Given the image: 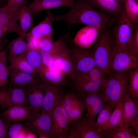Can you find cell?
<instances>
[{
    "label": "cell",
    "mask_w": 138,
    "mask_h": 138,
    "mask_svg": "<svg viewBox=\"0 0 138 138\" xmlns=\"http://www.w3.org/2000/svg\"><path fill=\"white\" fill-rule=\"evenodd\" d=\"M103 138V131H98L89 123L86 117L70 124L68 138Z\"/></svg>",
    "instance_id": "cell-12"
},
{
    "label": "cell",
    "mask_w": 138,
    "mask_h": 138,
    "mask_svg": "<svg viewBox=\"0 0 138 138\" xmlns=\"http://www.w3.org/2000/svg\"><path fill=\"white\" fill-rule=\"evenodd\" d=\"M129 126L138 136V102L133 100L129 93L125 97L122 118L118 126Z\"/></svg>",
    "instance_id": "cell-13"
},
{
    "label": "cell",
    "mask_w": 138,
    "mask_h": 138,
    "mask_svg": "<svg viewBox=\"0 0 138 138\" xmlns=\"http://www.w3.org/2000/svg\"><path fill=\"white\" fill-rule=\"evenodd\" d=\"M54 16L50 10L48 11L44 19L27 32L29 35L41 39L46 37L53 36L52 25Z\"/></svg>",
    "instance_id": "cell-20"
},
{
    "label": "cell",
    "mask_w": 138,
    "mask_h": 138,
    "mask_svg": "<svg viewBox=\"0 0 138 138\" xmlns=\"http://www.w3.org/2000/svg\"><path fill=\"white\" fill-rule=\"evenodd\" d=\"M60 88L52 84L47 85L41 111H45L50 114L54 108L62 104L66 92Z\"/></svg>",
    "instance_id": "cell-15"
},
{
    "label": "cell",
    "mask_w": 138,
    "mask_h": 138,
    "mask_svg": "<svg viewBox=\"0 0 138 138\" xmlns=\"http://www.w3.org/2000/svg\"><path fill=\"white\" fill-rule=\"evenodd\" d=\"M115 44L110 34L106 32L99 37L94 46L93 53L96 66L105 74H111L110 64Z\"/></svg>",
    "instance_id": "cell-4"
},
{
    "label": "cell",
    "mask_w": 138,
    "mask_h": 138,
    "mask_svg": "<svg viewBox=\"0 0 138 138\" xmlns=\"http://www.w3.org/2000/svg\"><path fill=\"white\" fill-rule=\"evenodd\" d=\"M10 64L9 69H13L37 74L27 61L23 54H20L9 59Z\"/></svg>",
    "instance_id": "cell-30"
},
{
    "label": "cell",
    "mask_w": 138,
    "mask_h": 138,
    "mask_svg": "<svg viewBox=\"0 0 138 138\" xmlns=\"http://www.w3.org/2000/svg\"><path fill=\"white\" fill-rule=\"evenodd\" d=\"M27 0H7L5 5L1 8L3 10L16 15L17 11L22 5L26 4Z\"/></svg>",
    "instance_id": "cell-36"
},
{
    "label": "cell",
    "mask_w": 138,
    "mask_h": 138,
    "mask_svg": "<svg viewBox=\"0 0 138 138\" xmlns=\"http://www.w3.org/2000/svg\"><path fill=\"white\" fill-rule=\"evenodd\" d=\"M53 36L43 37L40 39L39 43V50L51 52L55 44L53 39Z\"/></svg>",
    "instance_id": "cell-38"
},
{
    "label": "cell",
    "mask_w": 138,
    "mask_h": 138,
    "mask_svg": "<svg viewBox=\"0 0 138 138\" xmlns=\"http://www.w3.org/2000/svg\"><path fill=\"white\" fill-rule=\"evenodd\" d=\"M50 114L52 124L50 138H68L70 123L62 104L54 108Z\"/></svg>",
    "instance_id": "cell-10"
},
{
    "label": "cell",
    "mask_w": 138,
    "mask_h": 138,
    "mask_svg": "<svg viewBox=\"0 0 138 138\" xmlns=\"http://www.w3.org/2000/svg\"><path fill=\"white\" fill-rule=\"evenodd\" d=\"M8 49V47L7 48L0 51V60L4 56L6 55V52Z\"/></svg>",
    "instance_id": "cell-44"
},
{
    "label": "cell",
    "mask_w": 138,
    "mask_h": 138,
    "mask_svg": "<svg viewBox=\"0 0 138 138\" xmlns=\"http://www.w3.org/2000/svg\"><path fill=\"white\" fill-rule=\"evenodd\" d=\"M3 86L7 94L10 107L17 105L28 106L24 86Z\"/></svg>",
    "instance_id": "cell-24"
},
{
    "label": "cell",
    "mask_w": 138,
    "mask_h": 138,
    "mask_svg": "<svg viewBox=\"0 0 138 138\" xmlns=\"http://www.w3.org/2000/svg\"><path fill=\"white\" fill-rule=\"evenodd\" d=\"M2 113L6 119L10 123L26 121L32 117L29 107L22 105L13 106Z\"/></svg>",
    "instance_id": "cell-23"
},
{
    "label": "cell",
    "mask_w": 138,
    "mask_h": 138,
    "mask_svg": "<svg viewBox=\"0 0 138 138\" xmlns=\"http://www.w3.org/2000/svg\"><path fill=\"white\" fill-rule=\"evenodd\" d=\"M10 107L7 94L2 86L0 88V108L4 109Z\"/></svg>",
    "instance_id": "cell-43"
},
{
    "label": "cell",
    "mask_w": 138,
    "mask_h": 138,
    "mask_svg": "<svg viewBox=\"0 0 138 138\" xmlns=\"http://www.w3.org/2000/svg\"><path fill=\"white\" fill-rule=\"evenodd\" d=\"M61 72H55L49 70L43 66L39 75L45 82L51 83L58 87H61L66 83L64 76Z\"/></svg>",
    "instance_id": "cell-25"
},
{
    "label": "cell",
    "mask_w": 138,
    "mask_h": 138,
    "mask_svg": "<svg viewBox=\"0 0 138 138\" xmlns=\"http://www.w3.org/2000/svg\"><path fill=\"white\" fill-rule=\"evenodd\" d=\"M116 24L113 31L115 44L128 51L132 34L138 27V24L131 21L125 10L116 19Z\"/></svg>",
    "instance_id": "cell-7"
},
{
    "label": "cell",
    "mask_w": 138,
    "mask_h": 138,
    "mask_svg": "<svg viewBox=\"0 0 138 138\" xmlns=\"http://www.w3.org/2000/svg\"><path fill=\"white\" fill-rule=\"evenodd\" d=\"M129 51L132 53L138 55V27L132 34Z\"/></svg>",
    "instance_id": "cell-40"
},
{
    "label": "cell",
    "mask_w": 138,
    "mask_h": 138,
    "mask_svg": "<svg viewBox=\"0 0 138 138\" xmlns=\"http://www.w3.org/2000/svg\"><path fill=\"white\" fill-rule=\"evenodd\" d=\"M78 98L83 103L86 110V117L88 122L94 127L96 118L106 103L102 93L99 91L88 92Z\"/></svg>",
    "instance_id": "cell-9"
},
{
    "label": "cell",
    "mask_w": 138,
    "mask_h": 138,
    "mask_svg": "<svg viewBox=\"0 0 138 138\" xmlns=\"http://www.w3.org/2000/svg\"><path fill=\"white\" fill-rule=\"evenodd\" d=\"M27 40L29 49L39 50V43L40 39H38L29 35L27 32L25 36Z\"/></svg>",
    "instance_id": "cell-41"
},
{
    "label": "cell",
    "mask_w": 138,
    "mask_h": 138,
    "mask_svg": "<svg viewBox=\"0 0 138 138\" xmlns=\"http://www.w3.org/2000/svg\"><path fill=\"white\" fill-rule=\"evenodd\" d=\"M32 14L27 5H24L18 9L16 13L17 21L20 23L19 26L24 33L30 30L33 27V20Z\"/></svg>",
    "instance_id": "cell-26"
},
{
    "label": "cell",
    "mask_w": 138,
    "mask_h": 138,
    "mask_svg": "<svg viewBox=\"0 0 138 138\" xmlns=\"http://www.w3.org/2000/svg\"><path fill=\"white\" fill-rule=\"evenodd\" d=\"M24 124L18 122L11 123L8 132L7 138L28 137L31 132Z\"/></svg>",
    "instance_id": "cell-32"
},
{
    "label": "cell",
    "mask_w": 138,
    "mask_h": 138,
    "mask_svg": "<svg viewBox=\"0 0 138 138\" xmlns=\"http://www.w3.org/2000/svg\"><path fill=\"white\" fill-rule=\"evenodd\" d=\"M54 22L63 21L67 29L64 36L69 35L71 27L75 25L82 24L100 29L110 26L116 21L114 17L95 9L88 0H76L74 6L66 13L54 16Z\"/></svg>",
    "instance_id": "cell-1"
},
{
    "label": "cell",
    "mask_w": 138,
    "mask_h": 138,
    "mask_svg": "<svg viewBox=\"0 0 138 138\" xmlns=\"http://www.w3.org/2000/svg\"><path fill=\"white\" fill-rule=\"evenodd\" d=\"M62 105L70 124L73 121L80 119L85 110L83 103L73 91L66 93Z\"/></svg>",
    "instance_id": "cell-14"
},
{
    "label": "cell",
    "mask_w": 138,
    "mask_h": 138,
    "mask_svg": "<svg viewBox=\"0 0 138 138\" xmlns=\"http://www.w3.org/2000/svg\"><path fill=\"white\" fill-rule=\"evenodd\" d=\"M93 6L116 19L125 11L124 5L115 0H88Z\"/></svg>",
    "instance_id": "cell-21"
},
{
    "label": "cell",
    "mask_w": 138,
    "mask_h": 138,
    "mask_svg": "<svg viewBox=\"0 0 138 138\" xmlns=\"http://www.w3.org/2000/svg\"><path fill=\"white\" fill-rule=\"evenodd\" d=\"M135 0L136 1V2L137 3H138V0Z\"/></svg>",
    "instance_id": "cell-47"
},
{
    "label": "cell",
    "mask_w": 138,
    "mask_h": 138,
    "mask_svg": "<svg viewBox=\"0 0 138 138\" xmlns=\"http://www.w3.org/2000/svg\"><path fill=\"white\" fill-rule=\"evenodd\" d=\"M125 12L129 19L133 22H138V3L135 0H124Z\"/></svg>",
    "instance_id": "cell-35"
},
{
    "label": "cell",
    "mask_w": 138,
    "mask_h": 138,
    "mask_svg": "<svg viewBox=\"0 0 138 138\" xmlns=\"http://www.w3.org/2000/svg\"><path fill=\"white\" fill-rule=\"evenodd\" d=\"M70 45V53L76 75L88 71L96 66L93 52L87 48L78 47L74 43L70 36L65 40Z\"/></svg>",
    "instance_id": "cell-5"
},
{
    "label": "cell",
    "mask_w": 138,
    "mask_h": 138,
    "mask_svg": "<svg viewBox=\"0 0 138 138\" xmlns=\"http://www.w3.org/2000/svg\"><path fill=\"white\" fill-rule=\"evenodd\" d=\"M11 123L6 119L0 110V138H7Z\"/></svg>",
    "instance_id": "cell-39"
},
{
    "label": "cell",
    "mask_w": 138,
    "mask_h": 138,
    "mask_svg": "<svg viewBox=\"0 0 138 138\" xmlns=\"http://www.w3.org/2000/svg\"><path fill=\"white\" fill-rule=\"evenodd\" d=\"M16 15L6 12L0 8V50L3 46L2 39L6 34L13 32L19 35H24L23 32L17 23Z\"/></svg>",
    "instance_id": "cell-16"
},
{
    "label": "cell",
    "mask_w": 138,
    "mask_h": 138,
    "mask_svg": "<svg viewBox=\"0 0 138 138\" xmlns=\"http://www.w3.org/2000/svg\"><path fill=\"white\" fill-rule=\"evenodd\" d=\"M138 66V55L130 52L115 44L112 52L110 66L112 71L128 72Z\"/></svg>",
    "instance_id": "cell-6"
},
{
    "label": "cell",
    "mask_w": 138,
    "mask_h": 138,
    "mask_svg": "<svg viewBox=\"0 0 138 138\" xmlns=\"http://www.w3.org/2000/svg\"><path fill=\"white\" fill-rule=\"evenodd\" d=\"M43 65L46 67L49 66L54 61V56L50 52L40 50Z\"/></svg>",
    "instance_id": "cell-42"
},
{
    "label": "cell",
    "mask_w": 138,
    "mask_h": 138,
    "mask_svg": "<svg viewBox=\"0 0 138 138\" xmlns=\"http://www.w3.org/2000/svg\"><path fill=\"white\" fill-rule=\"evenodd\" d=\"M6 55L0 60V88L8 82L9 68L6 64Z\"/></svg>",
    "instance_id": "cell-37"
},
{
    "label": "cell",
    "mask_w": 138,
    "mask_h": 138,
    "mask_svg": "<svg viewBox=\"0 0 138 138\" xmlns=\"http://www.w3.org/2000/svg\"><path fill=\"white\" fill-rule=\"evenodd\" d=\"M48 84L44 82L41 78L34 83L24 86L27 103L32 117L41 111L45 89Z\"/></svg>",
    "instance_id": "cell-8"
},
{
    "label": "cell",
    "mask_w": 138,
    "mask_h": 138,
    "mask_svg": "<svg viewBox=\"0 0 138 138\" xmlns=\"http://www.w3.org/2000/svg\"><path fill=\"white\" fill-rule=\"evenodd\" d=\"M103 131L104 137L107 138H138L129 126H116Z\"/></svg>",
    "instance_id": "cell-27"
},
{
    "label": "cell",
    "mask_w": 138,
    "mask_h": 138,
    "mask_svg": "<svg viewBox=\"0 0 138 138\" xmlns=\"http://www.w3.org/2000/svg\"><path fill=\"white\" fill-rule=\"evenodd\" d=\"M125 97L122 98L117 104L108 122L102 128L101 131L118 126L122 118Z\"/></svg>",
    "instance_id": "cell-29"
},
{
    "label": "cell",
    "mask_w": 138,
    "mask_h": 138,
    "mask_svg": "<svg viewBox=\"0 0 138 138\" xmlns=\"http://www.w3.org/2000/svg\"><path fill=\"white\" fill-rule=\"evenodd\" d=\"M128 73L129 93L132 99L138 102V66Z\"/></svg>",
    "instance_id": "cell-34"
},
{
    "label": "cell",
    "mask_w": 138,
    "mask_h": 138,
    "mask_svg": "<svg viewBox=\"0 0 138 138\" xmlns=\"http://www.w3.org/2000/svg\"><path fill=\"white\" fill-rule=\"evenodd\" d=\"M25 38L23 36L19 35L9 43L8 46L9 59L25 53L29 49Z\"/></svg>",
    "instance_id": "cell-28"
},
{
    "label": "cell",
    "mask_w": 138,
    "mask_h": 138,
    "mask_svg": "<svg viewBox=\"0 0 138 138\" xmlns=\"http://www.w3.org/2000/svg\"><path fill=\"white\" fill-rule=\"evenodd\" d=\"M75 0H33L27 5L32 14H36L43 10L59 7H73Z\"/></svg>",
    "instance_id": "cell-18"
},
{
    "label": "cell",
    "mask_w": 138,
    "mask_h": 138,
    "mask_svg": "<svg viewBox=\"0 0 138 138\" xmlns=\"http://www.w3.org/2000/svg\"><path fill=\"white\" fill-rule=\"evenodd\" d=\"M128 71L116 72L106 79L102 90L104 100L113 109L129 91Z\"/></svg>",
    "instance_id": "cell-2"
},
{
    "label": "cell",
    "mask_w": 138,
    "mask_h": 138,
    "mask_svg": "<svg viewBox=\"0 0 138 138\" xmlns=\"http://www.w3.org/2000/svg\"><path fill=\"white\" fill-rule=\"evenodd\" d=\"M113 109L108 103H106L99 113L94 127L98 131H101L108 122Z\"/></svg>",
    "instance_id": "cell-33"
},
{
    "label": "cell",
    "mask_w": 138,
    "mask_h": 138,
    "mask_svg": "<svg viewBox=\"0 0 138 138\" xmlns=\"http://www.w3.org/2000/svg\"><path fill=\"white\" fill-rule=\"evenodd\" d=\"M9 76L10 86H24L34 83L41 78L38 74L13 69L9 70Z\"/></svg>",
    "instance_id": "cell-22"
},
{
    "label": "cell",
    "mask_w": 138,
    "mask_h": 138,
    "mask_svg": "<svg viewBox=\"0 0 138 138\" xmlns=\"http://www.w3.org/2000/svg\"><path fill=\"white\" fill-rule=\"evenodd\" d=\"M4 0H0V8L4 7L3 5Z\"/></svg>",
    "instance_id": "cell-45"
},
{
    "label": "cell",
    "mask_w": 138,
    "mask_h": 138,
    "mask_svg": "<svg viewBox=\"0 0 138 138\" xmlns=\"http://www.w3.org/2000/svg\"><path fill=\"white\" fill-rule=\"evenodd\" d=\"M105 74L96 66L88 71L77 74L73 81V92L79 97L88 92L102 91Z\"/></svg>",
    "instance_id": "cell-3"
},
{
    "label": "cell",
    "mask_w": 138,
    "mask_h": 138,
    "mask_svg": "<svg viewBox=\"0 0 138 138\" xmlns=\"http://www.w3.org/2000/svg\"><path fill=\"white\" fill-rule=\"evenodd\" d=\"M117 1L118 2L120 3H121L122 2H124V0H115Z\"/></svg>",
    "instance_id": "cell-46"
},
{
    "label": "cell",
    "mask_w": 138,
    "mask_h": 138,
    "mask_svg": "<svg viewBox=\"0 0 138 138\" xmlns=\"http://www.w3.org/2000/svg\"><path fill=\"white\" fill-rule=\"evenodd\" d=\"M66 46L64 47L57 52L59 54L54 57V62L60 71L63 74L68 75L74 81L75 78V75L74 66L70 55H66L69 49ZM70 53V52H69Z\"/></svg>",
    "instance_id": "cell-19"
},
{
    "label": "cell",
    "mask_w": 138,
    "mask_h": 138,
    "mask_svg": "<svg viewBox=\"0 0 138 138\" xmlns=\"http://www.w3.org/2000/svg\"><path fill=\"white\" fill-rule=\"evenodd\" d=\"M100 29L98 27L87 26L77 32L73 40L74 43L79 47L87 48L96 40Z\"/></svg>",
    "instance_id": "cell-17"
},
{
    "label": "cell",
    "mask_w": 138,
    "mask_h": 138,
    "mask_svg": "<svg viewBox=\"0 0 138 138\" xmlns=\"http://www.w3.org/2000/svg\"><path fill=\"white\" fill-rule=\"evenodd\" d=\"M52 119L51 115L41 111L29 119L24 124L29 129L37 134L40 138H49L51 134Z\"/></svg>",
    "instance_id": "cell-11"
},
{
    "label": "cell",
    "mask_w": 138,
    "mask_h": 138,
    "mask_svg": "<svg viewBox=\"0 0 138 138\" xmlns=\"http://www.w3.org/2000/svg\"><path fill=\"white\" fill-rule=\"evenodd\" d=\"M23 54L29 63L38 75L44 66L40 50L29 49Z\"/></svg>",
    "instance_id": "cell-31"
}]
</instances>
